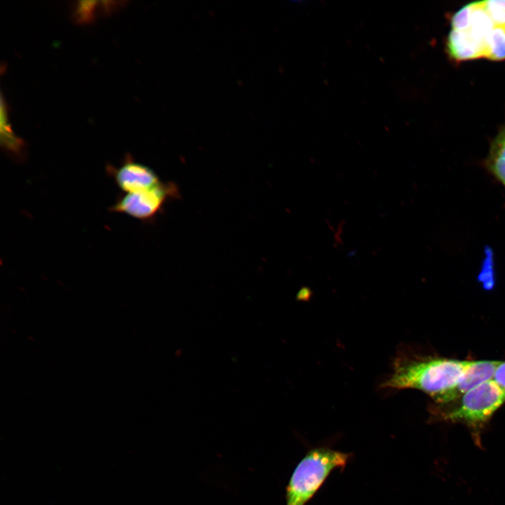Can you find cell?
Instances as JSON below:
<instances>
[{
  "label": "cell",
  "mask_w": 505,
  "mask_h": 505,
  "mask_svg": "<svg viewBox=\"0 0 505 505\" xmlns=\"http://www.w3.org/2000/svg\"><path fill=\"white\" fill-rule=\"evenodd\" d=\"M351 455L327 447L309 450L295 467L286 486V505H305L333 470L346 466Z\"/></svg>",
  "instance_id": "2"
},
{
  "label": "cell",
  "mask_w": 505,
  "mask_h": 505,
  "mask_svg": "<svg viewBox=\"0 0 505 505\" xmlns=\"http://www.w3.org/2000/svg\"><path fill=\"white\" fill-rule=\"evenodd\" d=\"M176 191L173 184L156 186L134 193L122 194L109 208L112 213L124 214L142 221L152 220Z\"/></svg>",
  "instance_id": "4"
},
{
  "label": "cell",
  "mask_w": 505,
  "mask_h": 505,
  "mask_svg": "<svg viewBox=\"0 0 505 505\" xmlns=\"http://www.w3.org/2000/svg\"><path fill=\"white\" fill-rule=\"evenodd\" d=\"M457 401L454 407L441 414L442 419L468 426L476 443L480 445V430L505 402V391L491 379L464 393Z\"/></svg>",
  "instance_id": "3"
},
{
  "label": "cell",
  "mask_w": 505,
  "mask_h": 505,
  "mask_svg": "<svg viewBox=\"0 0 505 505\" xmlns=\"http://www.w3.org/2000/svg\"><path fill=\"white\" fill-rule=\"evenodd\" d=\"M492 379L501 389L505 391V361H500L495 370Z\"/></svg>",
  "instance_id": "11"
},
{
  "label": "cell",
  "mask_w": 505,
  "mask_h": 505,
  "mask_svg": "<svg viewBox=\"0 0 505 505\" xmlns=\"http://www.w3.org/2000/svg\"><path fill=\"white\" fill-rule=\"evenodd\" d=\"M485 58L492 61L505 60V26L496 25L486 39Z\"/></svg>",
  "instance_id": "8"
},
{
  "label": "cell",
  "mask_w": 505,
  "mask_h": 505,
  "mask_svg": "<svg viewBox=\"0 0 505 505\" xmlns=\"http://www.w3.org/2000/svg\"><path fill=\"white\" fill-rule=\"evenodd\" d=\"M1 147L5 150L11 154L13 156L17 159H22L24 154L25 144L22 140L13 133L12 130L9 128V126L6 123V117L4 116L1 112Z\"/></svg>",
  "instance_id": "9"
},
{
  "label": "cell",
  "mask_w": 505,
  "mask_h": 505,
  "mask_svg": "<svg viewBox=\"0 0 505 505\" xmlns=\"http://www.w3.org/2000/svg\"><path fill=\"white\" fill-rule=\"evenodd\" d=\"M483 164L487 172L505 188V126L492 140Z\"/></svg>",
  "instance_id": "7"
},
{
  "label": "cell",
  "mask_w": 505,
  "mask_h": 505,
  "mask_svg": "<svg viewBox=\"0 0 505 505\" xmlns=\"http://www.w3.org/2000/svg\"><path fill=\"white\" fill-rule=\"evenodd\" d=\"M483 3L494 23L505 26V0H487Z\"/></svg>",
  "instance_id": "10"
},
{
  "label": "cell",
  "mask_w": 505,
  "mask_h": 505,
  "mask_svg": "<svg viewBox=\"0 0 505 505\" xmlns=\"http://www.w3.org/2000/svg\"><path fill=\"white\" fill-rule=\"evenodd\" d=\"M107 172L123 194L149 189L161 183L152 168L133 161L129 156L119 167L108 165Z\"/></svg>",
  "instance_id": "5"
},
{
  "label": "cell",
  "mask_w": 505,
  "mask_h": 505,
  "mask_svg": "<svg viewBox=\"0 0 505 505\" xmlns=\"http://www.w3.org/2000/svg\"><path fill=\"white\" fill-rule=\"evenodd\" d=\"M469 361L416 358L401 352L395 358L391 373L382 386L418 389L436 400L457 384Z\"/></svg>",
  "instance_id": "1"
},
{
  "label": "cell",
  "mask_w": 505,
  "mask_h": 505,
  "mask_svg": "<svg viewBox=\"0 0 505 505\" xmlns=\"http://www.w3.org/2000/svg\"><path fill=\"white\" fill-rule=\"evenodd\" d=\"M499 363L498 361H469L457 384L436 401L445 404L457 400L470 390L492 379Z\"/></svg>",
  "instance_id": "6"
}]
</instances>
